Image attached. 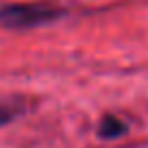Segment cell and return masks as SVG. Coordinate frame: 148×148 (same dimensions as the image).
<instances>
[{"label":"cell","mask_w":148,"mask_h":148,"mask_svg":"<svg viewBox=\"0 0 148 148\" xmlns=\"http://www.w3.org/2000/svg\"><path fill=\"white\" fill-rule=\"evenodd\" d=\"M124 131H126V124L120 122L118 118H113V116H107L105 120L100 122V126H98V135H100V137H107V139L120 137Z\"/></svg>","instance_id":"obj_2"},{"label":"cell","mask_w":148,"mask_h":148,"mask_svg":"<svg viewBox=\"0 0 148 148\" xmlns=\"http://www.w3.org/2000/svg\"><path fill=\"white\" fill-rule=\"evenodd\" d=\"M59 11L50 5L42 2H31V5H9L0 9V22L5 26L13 28H26V26H39L50 20H55Z\"/></svg>","instance_id":"obj_1"}]
</instances>
